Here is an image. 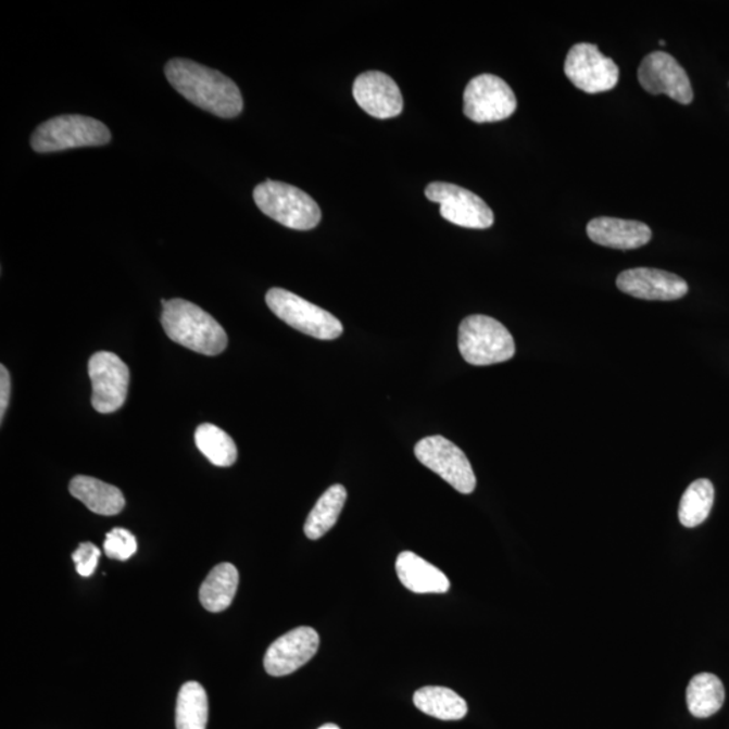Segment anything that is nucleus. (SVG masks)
Listing matches in <instances>:
<instances>
[{"mask_svg":"<svg viewBox=\"0 0 729 729\" xmlns=\"http://www.w3.org/2000/svg\"><path fill=\"white\" fill-rule=\"evenodd\" d=\"M165 76L177 92L221 118H236L243 110L238 86L221 72L186 59L165 65Z\"/></svg>","mask_w":729,"mask_h":729,"instance_id":"f257e3e1","label":"nucleus"},{"mask_svg":"<svg viewBox=\"0 0 729 729\" xmlns=\"http://www.w3.org/2000/svg\"><path fill=\"white\" fill-rule=\"evenodd\" d=\"M161 323L166 336L181 347L204 355H218L227 348V334L213 316L183 299L161 300Z\"/></svg>","mask_w":729,"mask_h":729,"instance_id":"f03ea898","label":"nucleus"},{"mask_svg":"<svg viewBox=\"0 0 729 729\" xmlns=\"http://www.w3.org/2000/svg\"><path fill=\"white\" fill-rule=\"evenodd\" d=\"M458 349L467 364L488 366L502 364L514 357V337L497 319L486 315H472L462 320Z\"/></svg>","mask_w":729,"mask_h":729,"instance_id":"7ed1b4c3","label":"nucleus"},{"mask_svg":"<svg viewBox=\"0 0 729 729\" xmlns=\"http://www.w3.org/2000/svg\"><path fill=\"white\" fill-rule=\"evenodd\" d=\"M257 208L269 218L293 230H311L319 225V205L310 194L289 184L266 180L254 188Z\"/></svg>","mask_w":729,"mask_h":729,"instance_id":"20e7f679","label":"nucleus"},{"mask_svg":"<svg viewBox=\"0 0 729 729\" xmlns=\"http://www.w3.org/2000/svg\"><path fill=\"white\" fill-rule=\"evenodd\" d=\"M111 141L109 127L85 115H60L43 122L33 133L30 143L37 153L102 147Z\"/></svg>","mask_w":729,"mask_h":729,"instance_id":"39448f33","label":"nucleus"},{"mask_svg":"<svg viewBox=\"0 0 729 729\" xmlns=\"http://www.w3.org/2000/svg\"><path fill=\"white\" fill-rule=\"evenodd\" d=\"M266 304L278 318L300 332L322 341L342 336L343 326L336 316L287 289L272 288Z\"/></svg>","mask_w":729,"mask_h":729,"instance_id":"423d86ee","label":"nucleus"},{"mask_svg":"<svg viewBox=\"0 0 729 729\" xmlns=\"http://www.w3.org/2000/svg\"><path fill=\"white\" fill-rule=\"evenodd\" d=\"M415 455L420 464L437 473L455 491L469 494L477 486L476 475L462 450L441 436L427 437L416 443Z\"/></svg>","mask_w":729,"mask_h":729,"instance_id":"0eeeda50","label":"nucleus"},{"mask_svg":"<svg viewBox=\"0 0 729 729\" xmlns=\"http://www.w3.org/2000/svg\"><path fill=\"white\" fill-rule=\"evenodd\" d=\"M517 109L512 88L494 75H480L467 85L464 93V113L476 124H492L510 118Z\"/></svg>","mask_w":729,"mask_h":729,"instance_id":"6e6552de","label":"nucleus"},{"mask_svg":"<svg viewBox=\"0 0 729 729\" xmlns=\"http://www.w3.org/2000/svg\"><path fill=\"white\" fill-rule=\"evenodd\" d=\"M565 74L578 90L600 93L614 90L620 71L615 61L605 58L592 43H577L567 53Z\"/></svg>","mask_w":729,"mask_h":729,"instance_id":"1a4fd4ad","label":"nucleus"},{"mask_svg":"<svg viewBox=\"0 0 729 729\" xmlns=\"http://www.w3.org/2000/svg\"><path fill=\"white\" fill-rule=\"evenodd\" d=\"M426 197L441 205V215L450 224L466 228H489L493 225V211L478 194L450 183H431Z\"/></svg>","mask_w":729,"mask_h":729,"instance_id":"9d476101","label":"nucleus"},{"mask_svg":"<svg viewBox=\"0 0 729 729\" xmlns=\"http://www.w3.org/2000/svg\"><path fill=\"white\" fill-rule=\"evenodd\" d=\"M88 375L92 382V407L100 414H113L125 404L130 372L118 355L95 353L88 364Z\"/></svg>","mask_w":729,"mask_h":729,"instance_id":"9b49d317","label":"nucleus"},{"mask_svg":"<svg viewBox=\"0 0 729 729\" xmlns=\"http://www.w3.org/2000/svg\"><path fill=\"white\" fill-rule=\"evenodd\" d=\"M640 86L651 95H667L681 104L693 102V88L689 76L678 61L666 52L645 55L639 66Z\"/></svg>","mask_w":729,"mask_h":729,"instance_id":"f8f14e48","label":"nucleus"},{"mask_svg":"<svg viewBox=\"0 0 729 729\" xmlns=\"http://www.w3.org/2000/svg\"><path fill=\"white\" fill-rule=\"evenodd\" d=\"M320 639L311 627H299L278 638L266 651L264 666L269 676L282 677L309 664L318 653Z\"/></svg>","mask_w":729,"mask_h":729,"instance_id":"ddd939ff","label":"nucleus"},{"mask_svg":"<svg viewBox=\"0 0 729 729\" xmlns=\"http://www.w3.org/2000/svg\"><path fill=\"white\" fill-rule=\"evenodd\" d=\"M617 288L632 298L671 302L688 293V282L680 276L661 269L633 268L621 272Z\"/></svg>","mask_w":729,"mask_h":729,"instance_id":"4468645a","label":"nucleus"},{"mask_svg":"<svg viewBox=\"0 0 729 729\" xmlns=\"http://www.w3.org/2000/svg\"><path fill=\"white\" fill-rule=\"evenodd\" d=\"M353 95L360 108L375 118L389 120L402 114L403 95L397 81L382 72L360 75L354 81Z\"/></svg>","mask_w":729,"mask_h":729,"instance_id":"2eb2a0df","label":"nucleus"},{"mask_svg":"<svg viewBox=\"0 0 729 729\" xmlns=\"http://www.w3.org/2000/svg\"><path fill=\"white\" fill-rule=\"evenodd\" d=\"M587 232L600 247L619 250L642 248L653 237L651 228L643 222L608 218V216L589 222Z\"/></svg>","mask_w":729,"mask_h":729,"instance_id":"dca6fc26","label":"nucleus"},{"mask_svg":"<svg viewBox=\"0 0 729 729\" xmlns=\"http://www.w3.org/2000/svg\"><path fill=\"white\" fill-rule=\"evenodd\" d=\"M397 571L400 582L417 594L447 593L450 589L449 578L442 570L411 551L398 556Z\"/></svg>","mask_w":729,"mask_h":729,"instance_id":"f3484780","label":"nucleus"},{"mask_svg":"<svg viewBox=\"0 0 729 729\" xmlns=\"http://www.w3.org/2000/svg\"><path fill=\"white\" fill-rule=\"evenodd\" d=\"M70 492L98 515L114 516L125 508L124 493L93 477L76 476L70 483Z\"/></svg>","mask_w":729,"mask_h":729,"instance_id":"a211bd4d","label":"nucleus"},{"mask_svg":"<svg viewBox=\"0 0 729 729\" xmlns=\"http://www.w3.org/2000/svg\"><path fill=\"white\" fill-rule=\"evenodd\" d=\"M238 582L239 575L236 566L231 564L215 566L200 587V603L213 614L224 612L236 598Z\"/></svg>","mask_w":729,"mask_h":729,"instance_id":"6ab92c4d","label":"nucleus"},{"mask_svg":"<svg viewBox=\"0 0 729 729\" xmlns=\"http://www.w3.org/2000/svg\"><path fill=\"white\" fill-rule=\"evenodd\" d=\"M414 704L423 714L444 721L461 720L467 714L466 701L454 690L443 687L416 690Z\"/></svg>","mask_w":729,"mask_h":729,"instance_id":"aec40b11","label":"nucleus"},{"mask_svg":"<svg viewBox=\"0 0 729 729\" xmlns=\"http://www.w3.org/2000/svg\"><path fill=\"white\" fill-rule=\"evenodd\" d=\"M726 700L725 684L719 677L711 673H701L690 680L687 689V703L690 714L705 719L717 714Z\"/></svg>","mask_w":729,"mask_h":729,"instance_id":"412c9836","label":"nucleus"},{"mask_svg":"<svg viewBox=\"0 0 729 729\" xmlns=\"http://www.w3.org/2000/svg\"><path fill=\"white\" fill-rule=\"evenodd\" d=\"M348 492L343 486H332L322 494L314 510L310 512L304 525L305 537L311 541H318L325 537L334 526L337 525L338 517L341 515L344 503H347Z\"/></svg>","mask_w":729,"mask_h":729,"instance_id":"4be33fe9","label":"nucleus"},{"mask_svg":"<svg viewBox=\"0 0 729 729\" xmlns=\"http://www.w3.org/2000/svg\"><path fill=\"white\" fill-rule=\"evenodd\" d=\"M209 722V697L199 682L184 683L176 704V729H205Z\"/></svg>","mask_w":729,"mask_h":729,"instance_id":"5701e85b","label":"nucleus"},{"mask_svg":"<svg viewBox=\"0 0 729 729\" xmlns=\"http://www.w3.org/2000/svg\"><path fill=\"white\" fill-rule=\"evenodd\" d=\"M714 502V483L706 478L690 483L678 508L681 525L688 528L703 525L708 519Z\"/></svg>","mask_w":729,"mask_h":729,"instance_id":"b1692460","label":"nucleus"},{"mask_svg":"<svg viewBox=\"0 0 729 729\" xmlns=\"http://www.w3.org/2000/svg\"><path fill=\"white\" fill-rule=\"evenodd\" d=\"M194 442L211 464L228 467L236 464L238 452L236 443L227 432L214 425H202L194 432Z\"/></svg>","mask_w":729,"mask_h":729,"instance_id":"393cba45","label":"nucleus"},{"mask_svg":"<svg viewBox=\"0 0 729 729\" xmlns=\"http://www.w3.org/2000/svg\"><path fill=\"white\" fill-rule=\"evenodd\" d=\"M137 539L126 528L116 527L105 536L104 554L111 560L127 561L137 553Z\"/></svg>","mask_w":729,"mask_h":729,"instance_id":"a878e982","label":"nucleus"},{"mask_svg":"<svg viewBox=\"0 0 729 729\" xmlns=\"http://www.w3.org/2000/svg\"><path fill=\"white\" fill-rule=\"evenodd\" d=\"M100 554H102V551L95 546L93 543L86 542L79 544V548L72 554L77 573L81 577H91L95 570H97Z\"/></svg>","mask_w":729,"mask_h":729,"instance_id":"bb28decb","label":"nucleus"},{"mask_svg":"<svg viewBox=\"0 0 729 729\" xmlns=\"http://www.w3.org/2000/svg\"><path fill=\"white\" fill-rule=\"evenodd\" d=\"M11 397V378L5 366H0V420L3 422L5 411H8Z\"/></svg>","mask_w":729,"mask_h":729,"instance_id":"cd10ccee","label":"nucleus"},{"mask_svg":"<svg viewBox=\"0 0 729 729\" xmlns=\"http://www.w3.org/2000/svg\"><path fill=\"white\" fill-rule=\"evenodd\" d=\"M319 729H341L336 725H331V722H328V725L322 726Z\"/></svg>","mask_w":729,"mask_h":729,"instance_id":"c85d7f7f","label":"nucleus"}]
</instances>
